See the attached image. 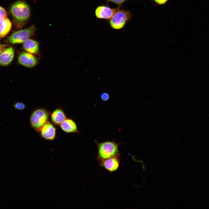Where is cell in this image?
Listing matches in <instances>:
<instances>
[{
  "label": "cell",
  "mask_w": 209,
  "mask_h": 209,
  "mask_svg": "<svg viewBox=\"0 0 209 209\" xmlns=\"http://www.w3.org/2000/svg\"><path fill=\"white\" fill-rule=\"evenodd\" d=\"M10 12L17 23V26L19 28L22 27L26 22L30 15L29 5L22 1H19L14 3L10 8Z\"/></svg>",
  "instance_id": "1"
},
{
  "label": "cell",
  "mask_w": 209,
  "mask_h": 209,
  "mask_svg": "<svg viewBox=\"0 0 209 209\" xmlns=\"http://www.w3.org/2000/svg\"><path fill=\"white\" fill-rule=\"evenodd\" d=\"M98 148L97 159L98 161L113 156H120L118 143L115 140L106 141L98 143L95 140Z\"/></svg>",
  "instance_id": "2"
},
{
  "label": "cell",
  "mask_w": 209,
  "mask_h": 209,
  "mask_svg": "<svg viewBox=\"0 0 209 209\" xmlns=\"http://www.w3.org/2000/svg\"><path fill=\"white\" fill-rule=\"evenodd\" d=\"M50 114L46 109L39 108L35 109L31 113L30 119V125L37 132L48 121Z\"/></svg>",
  "instance_id": "3"
},
{
  "label": "cell",
  "mask_w": 209,
  "mask_h": 209,
  "mask_svg": "<svg viewBox=\"0 0 209 209\" xmlns=\"http://www.w3.org/2000/svg\"><path fill=\"white\" fill-rule=\"evenodd\" d=\"M36 28L32 25L28 28L16 31L7 39V42L11 44H20L24 43L33 35Z\"/></svg>",
  "instance_id": "4"
},
{
  "label": "cell",
  "mask_w": 209,
  "mask_h": 209,
  "mask_svg": "<svg viewBox=\"0 0 209 209\" xmlns=\"http://www.w3.org/2000/svg\"><path fill=\"white\" fill-rule=\"evenodd\" d=\"M131 14L129 11L123 10H118L109 20V24L113 28L118 30L125 26L129 19Z\"/></svg>",
  "instance_id": "5"
},
{
  "label": "cell",
  "mask_w": 209,
  "mask_h": 209,
  "mask_svg": "<svg viewBox=\"0 0 209 209\" xmlns=\"http://www.w3.org/2000/svg\"><path fill=\"white\" fill-rule=\"evenodd\" d=\"M120 156L111 157L98 161L100 165L111 172L116 171L119 168Z\"/></svg>",
  "instance_id": "6"
},
{
  "label": "cell",
  "mask_w": 209,
  "mask_h": 209,
  "mask_svg": "<svg viewBox=\"0 0 209 209\" xmlns=\"http://www.w3.org/2000/svg\"><path fill=\"white\" fill-rule=\"evenodd\" d=\"M18 61L21 65L28 68L33 67L38 63L37 58L32 54L27 52H23L20 54Z\"/></svg>",
  "instance_id": "7"
},
{
  "label": "cell",
  "mask_w": 209,
  "mask_h": 209,
  "mask_svg": "<svg viewBox=\"0 0 209 209\" xmlns=\"http://www.w3.org/2000/svg\"><path fill=\"white\" fill-rule=\"evenodd\" d=\"M39 132L42 138L46 140H52L55 137L56 129L48 120L42 126Z\"/></svg>",
  "instance_id": "8"
},
{
  "label": "cell",
  "mask_w": 209,
  "mask_h": 209,
  "mask_svg": "<svg viewBox=\"0 0 209 209\" xmlns=\"http://www.w3.org/2000/svg\"><path fill=\"white\" fill-rule=\"evenodd\" d=\"M118 9V8H111L105 6H100L95 10V15L98 18L110 19Z\"/></svg>",
  "instance_id": "9"
},
{
  "label": "cell",
  "mask_w": 209,
  "mask_h": 209,
  "mask_svg": "<svg viewBox=\"0 0 209 209\" xmlns=\"http://www.w3.org/2000/svg\"><path fill=\"white\" fill-rule=\"evenodd\" d=\"M14 56V51L11 47L6 48L0 54V65L6 66L12 62Z\"/></svg>",
  "instance_id": "10"
},
{
  "label": "cell",
  "mask_w": 209,
  "mask_h": 209,
  "mask_svg": "<svg viewBox=\"0 0 209 209\" xmlns=\"http://www.w3.org/2000/svg\"><path fill=\"white\" fill-rule=\"evenodd\" d=\"M60 126L61 129L65 133H79L76 122L72 119L67 118Z\"/></svg>",
  "instance_id": "11"
},
{
  "label": "cell",
  "mask_w": 209,
  "mask_h": 209,
  "mask_svg": "<svg viewBox=\"0 0 209 209\" xmlns=\"http://www.w3.org/2000/svg\"><path fill=\"white\" fill-rule=\"evenodd\" d=\"M50 114L52 122L57 125H60L67 118L64 111L60 108H56Z\"/></svg>",
  "instance_id": "12"
},
{
  "label": "cell",
  "mask_w": 209,
  "mask_h": 209,
  "mask_svg": "<svg viewBox=\"0 0 209 209\" xmlns=\"http://www.w3.org/2000/svg\"><path fill=\"white\" fill-rule=\"evenodd\" d=\"M23 47L26 52L31 54H36L39 50V43L35 40L29 39L24 43Z\"/></svg>",
  "instance_id": "13"
},
{
  "label": "cell",
  "mask_w": 209,
  "mask_h": 209,
  "mask_svg": "<svg viewBox=\"0 0 209 209\" xmlns=\"http://www.w3.org/2000/svg\"><path fill=\"white\" fill-rule=\"evenodd\" d=\"M12 23L7 18L0 20V37H4L10 30Z\"/></svg>",
  "instance_id": "14"
},
{
  "label": "cell",
  "mask_w": 209,
  "mask_h": 209,
  "mask_svg": "<svg viewBox=\"0 0 209 209\" xmlns=\"http://www.w3.org/2000/svg\"><path fill=\"white\" fill-rule=\"evenodd\" d=\"M14 106L16 109L20 110H23L26 107L25 105L23 103L20 102L15 103Z\"/></svg>",
  "instance_id": "15"
},
{
  "label": "cell",
  "mask_w": 209,
  "mask_h": 209,
  "mask_svg": "<svg viewBox=\"0 0 209 209\" xmlns=\"http://www.w3.org/2000/svg\"><path fill=\"white\" fill-rule=\"evenodd\" d=\"M7 13L5 9L0 6V20L7 18Z\"/></svg>",
  "instance_id": "16"
},
{
  "label": "cell",
  "mask_w": 209,
  "mask_h": 209,
  "mask_svg": "<svg viewBox=\"0 0 209 209\" xmlns=\"http://www.w3.org/2000/svg\"><path fill=\"white\" fill-rule=\"evenodd\" d=\"M100 97L102 100L104 101L108 100L109 98V94L105 92L102 93Z\"/></svg>",
  "instance_id": "17"
},
{
  "label": "cell",
  "mask_w": 209,
  "mask_h": 209,
  "mask_svg": "<svg viewBox=\"0 0 209 209\" xmlns=\"http://www.w3.org/2000/svg\"><path fill=\"white\" fill-rule=\"evenodd\" d=\"M109 1L113 2L117 4L120 5L122 4L127 0H108Z\"/></svg>",
  "instance_id": "18"
},
{
  "label": "cell",
  "mask_w": 209,
  "mask_h": 209,
  "mask_svg": "<svg viewBox=\"0 0 209 209\" xmlns=\"http://www.w3.org/2000/svg\"><path fill=\"white\" fill-rule=\"evenodd\" d=\"M7 46V45L0 44V54Z\"/></svg>",
  "instance_id": "19"
},
{
  "label": "cell",
  "mask_w": 209,
  "mask_h": 209,
  "mask_svg": "<svg viewBox=\"0 0 209 209\" xmlns=\"http://www.w3.org/2000/svg\"><path fill=\"white\" fill-rule=\"evenodd\" d=\"M156 2L159 4H162L165 3L167 0H154Z\"/></svg>",
  "instance_id": "20"
}]
</instances>
